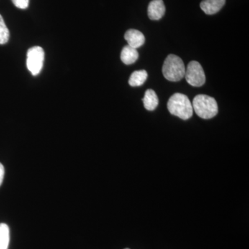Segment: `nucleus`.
<instances>
[{
	"label": "nucleus",
	"mask_w": 249,
	"mask_h": 249,
	"mask_svg": "<svg viewBox=\"0 0 249 249\" xmlns=\"http://www.w3.org/2000/svg\"><path fill=\"white\" fill-rule=\"evenodd\" d=\"M186 67L178 55L170 54L165 58L162 68V73L165 79L171 82H178L185 76Z\"/></svg>",
	"instance_id": "7ed1b4c3"
},
{
	"label": "nucleus",
	"mask_w": 249,
	"mask_h": 249,
	"mask_svg": "<svg viewBox=\"0 0 249 249\" xmlns=\"http://www.w3.org/2000/svg\"><path fill=\"white\" fill-rule=\"evenodd\" d=\"M139 58V53L137 49L125 46L122 49L121 53V59L122 62L125 65H129L134 63Z\"/></svg>",
	"instance_id": "1a4fd4ad"
},
{
	"label": "nucleus",
	"mask_w": 249,
	"mask_h": 249,
	"mask_svg": "<svg viewBox=\"0 0 249 249\" xmlns=\"http://www.w3.org/2000/svg\"><path fill=\"white\" fill-rule=\"evenodd\" d=\"M184 77L188 84L196 88L202 86L206 82L204 70L200 63L196 61H191L188 64Z\"/></svg>",
	"instance_id": "39448f33"
},
{
	"label": "nucleus",
	"mask_w": 249,
	"mask_h": 249,
	"mask_svg": "<svg viewBox=\"0 0 249 249\" xmlns=\"http://www.w3.org/2000/svg\"><path fill=\"white\" fill-rule=\"evenodd\" d=\"M9 31L5 24L2 16L0 15V45H4L9 41Z\"/></svg>",
	"instance_id": "ddd939ff"
},
{
	"label": "nucleus",
	"mask_w": 249,
	"mask_h": 249,
	"mask_svg": "<svg viewBox=\"0 0 249 249\" xmlns=\"http://www.w3.org/2000/svg\"><path fill=\"white\" fill-rule=\"evenodd\" d=\"M45 52L40 47H32L27 52V66L33 76H37L43 67Z\"/></svg>",
	"instance_id": "20e7f679"
},
{
	"label": "nucleus",
	"mask_w": 249,
	"mask_h": 249,
	"mask_svg": "<svg viewBox=\"0 0 249 249\" xmlns=\"http://www.w3.org/2000/svg\"><path fill=\"white\" fill-rule=\"evenodd\" d=\"M128 249V248H127V249Z\"/></svg>",
	"instance_id": "dca6fc26"
},
{
	"label": "nucleus",
	"mask_w": 249,
	"mask_h": 249,
	"mask_svg": "<svg viewBox=\"0 0 249 249\" xmlns=\"http://www.w3.org/2000/svg\"><path fill=\"white\" fill-rule=\"evenodd\" d=\"M225 3L226 0H203L200 7L205 14L214 15L222 9Z\"/></svg>",
	"instance_id": "6e6552de"
},
{
	"label": "nucleus",
	"mask_w": 249,
	"mask_h": 249,
	"mask_svg": "<svg viewBox=\"0 0 249 249\" xmlns=\"http://www.w3.org/2000/svg\"><path fill=\"white\" fill-rule=\"evenodd\" d=\"M144 107L148 111L155 110L159 105V98L154 90L147 89L142 98Z\"/></svg>",
	"instance_id": "9d476101"
},
{
	"label": "nucleus",
	"mask_w": 249,
	"mask_h": 249,
	"mask_svg": "<svg viewBox=\"0 0 249 249\" xmlns=\"http://www.w3.org/2000/svg\"><path fill=\"white\" fill-rule=\"evenodd\" d=\"M168 109L170 114L182 120L191 119L193 108L189 98L183 93H176L168 100Z\"/></svg>",
	"instance_id": "f257e3e1"
},
{
	"label": "nucleus",
	"mask_w": 249,
	"mask_h": 249,
	"mask_svg": "<svg viewBox=\"0 0 249 249\" xmlns=\"http://www.w3.org/2000/svg\"><path fill=\"white\" fill-rule=\"evenodd\" d=\"M147 78V73L145 70L134 71L129 79V84L132 87L142 86Z\"/></svg>",
	"instance_id": "9b49d317"
},
{
	"label": "nucleus",
	"mask_w": 249,
	"mask_h": 249,
	"mask_svg": "<svg viewBox=\"0 0 249 249\" xmlns=\"http://www.w3.org/2000/svg\"><path fill=\"white\" fill-rule=\"evenodd\" d=\"M15 6L21 9H26L29 6V0H12Z\"/></svg>",
	"instance_id": "4468645a"
},
{
	"label": "nucleus",
	"mask_w": 249,
	"mask_h": 249,
	"mask_svg": "<svg viewBox=\"0 0 249 249\" xmlns=\"http://www.w3.org/2000/svg\"><path fill=\"white\" fill-rule=\"evenodd\" d=\"M165 12V6L163 0H152L147 8L148 17L152 20H159L163 18Z\"/></svg>",
	"instance_id": "423d86ee"
},
{
	"label": "nucleus",
	"mask_w": 249,
	"mask_h": 249,
	"mask_svg": "<svg viewBox=\"0 0 249 249\" xmlns=\"http://www.w3.org/2000/svg\"><path fill=\"white\" fill-rule=\"evenodd\" d=\"M10 242V231L7 224H0V249H8Z\"/></svg>",
	"instance_id": "f8f14e48"
},
{
	"label": "nucleus",
	"mask_w": 249,
	"mask_h": 249,
	"mask_svg": "<svg viewBox=\"0 0 249 249\" xmlns=\"http://www.w3.org/2000/svg\"><path fill=\"white\" fill-rule=\"evenodd\" d=\"M4 165L0 163V186L3 182V179H4Z\"/></svg>",
	"instance_id": "2eb2a0df"
},
{
	"label": "nucleus",
	"mask_w": 249,
	"mask_h": 249,
	"mask_svg": "<svg viewBox=\"0 0 249 249\" xmlns=\"http://www.w3.org/2000/svg\"><path fill=\"white\" fill-rule=\"evenodd\" d=\"M124 37L129 47L134 49H138L145 43V36L141 31L136 29H129L126 31Z\"/></svg>",
	"instance_id": "0eeeda50"
},
{
	"label": "nucleus",
	"mask_w": 249,
	"mask_h": 249,
	"mask_svg": "<svg viewBox=\"0 0 249 249\" xmlns=\"http://www.w3.org/2000/svg\"><path fill=\"white\" fill-rule=\"evenodd\" d=\"M192 106L196 115L204 119H212L218 113L217 101L214 98L207 95L199 94L196 96L193 99Z\"/></svg>",
	"instance_id": "f03ea898"
}]
</instances>
